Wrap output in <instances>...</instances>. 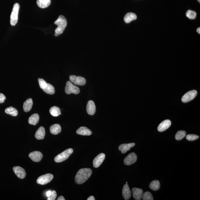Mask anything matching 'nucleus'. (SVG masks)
<instances>
[{
    "label": "nucleus",
    "mask_w": 200,
    "mask_h": 200,
    "mask_svg": "<svg viewBox=\"0 0 200 200\" xmlns=\"http://www.w3.org/2000/svg\"><path fill=\"white\" fill-rule=\"evenodd\" d=\"M92 173V170L89 168L80 169L76 174L75 182L77 184H82L90 178Z\"/></svg>",
    "instance_id": "obj_1"
},
{
    "label": "nucleus",
    "mask_w": 200,
    "mask_h": 200,
    "mask_svg": "<svg viewBox=\"0 0 200 200\" xmlns=\"http://www.w3.org/2000/svg\"><path fill=\"white\" fill-rule=\"evenodd\" d=\"M54 24L57 26V28L55 30L54 35L57 37L62 34L65 29L67 24V20L64 16L60 15L54 22Z\"/></svg>",
    "instance_id": "obj_2"
},
{
    "label": "nucleus",
    "mask_w": 200,
    "mask_h": 200,
    "mask_svg": "<svg viewBox=\"0 0 200 200\" xmlns=\"http://www.w3.org/2000/svg\"><path fill=\"white\" fill-rule=\"evenodd\" d=\"M19 8V4L15 3L14 4L10 18V24L13 26H15L18 22Z\"/></svg>",
    "instance_id": "obj_3"
},
{
    "label": "nucleus",
    "mask_w": 200,
    "mask_h": 200,
    "mask_svg": "<svg viewBox=\"0 0 200 200\" xmlns=\"http://www.w3.org/2000/svg\"><path fill=\"white\" fill-rule=\"evenodd\" d=\"M73 152V149L72 148H69L56 156L54 158V161L57 163L62 162L68 159Z\"/></svg>",
    "instance_id": "obj_4"
},
{
    "label": "nucleus",
    "mask_w": 200,
    "mask_h": 200,
    "mask_svg": "<svg viewBox=\"0 0 200 200\" xmlns=\"http://www.w3.org/2000/svg\"><path fill=\"white\" fill-rule=\"evenodd\" d=\"M65 92L67 94L71 93L78 94L80 93V90L78 87L73 85L72 82L68 81L66 83Z\"/></svg>",
    "instance_id": "obj_5"
},
{
    "label": "nucleus",
    "mask_w": 200,
    "mask_h": 200,
    "mask_svg": "<svg viewBox=\"0 0 200 200\" xmlns=\"http://www.w3.org/2000/svg\"><path fill=\"white\" fill-rule=\"evenodd\" d=\"M54 178V176L51 173H47L42 175L37 180V183L41 185H46L49 183Z\"/></svg>",
    "instance_id": "obj_6"
},
{
    "label": "nucleus",
    "mask_w": 200,
    "mask_h": 200,
    "mask_svg": "<svg viewBox=\"0 0 200 200\" xmlns=\"http://www.w3.org/2000/svg\"><path fill=\"white\" fill-rule=\"evenodd\" d=\"M197 95L196 90H194L188 92L184 95L182 98V101L184 103H187L191 101L195 98Z\"/></svg>",
    "instance_id": "obj_7"
},
{
    "label": "nucleus",
    "mask_w": 200,
    "mask_h": 200,
    "mask_svg": "<svg viewBox=\"0 0 200 200\" xmlns=\"http://www.w3.org/2000/svg\"><path fill=\"white\" fill-rule=\"evenodd\" d=\"M70 80L72 82L78 85L83 86L86 83L85 79L80 76L77 77L75 75H70Z\"/></svg>",
    "instance_id": "obj_8"
},
{
    "label": "nucleus",
    "mask_w": 200,
    "mask_h": 200,
    "mask_svg": "<svg viewBox=\"0 0 200 200\" xmlns=\"http://www.w3.org/2000/svg\"><path fill=\"white\" fill-rule=\"evenodd\" d=\"M137 159V156L135 153L129 154L124 160V163L126 165H130L133 164L136 162Z\"/></svg>",
    "instance_id": "obj_9"
},
{
    "label": "nucleus",
    "mask_w": 200,
    "mask_h": 200,
    "mask_svg": "<svg viewBox=\"0 0 200 200\" xmlns=\"http://www.w3.org/2000/svg\"><path fill=\"white\" fill-rule=\"evenodd\" d=\"M105 155L104 153L99 154L95 158L93 161V166L95 168H98L104 161Z\"/></svg>",
    "instance_id": "obj_10"
},
{
    "label": "nucleus",
    "mask_w": 200,
    "mask_h": 200,
    "mask_svg": "<svg viewBox=\"0 0 200 200\" xmlns=\"http://www.w3.org/2000/svg\"><path fill=\"white\" fill-rule=\"evenodd\" d=\"M13 171L16 175L20 179H24L26 176V173L23 168L20 166H15L13 168Z\"/></svg>",
    "instance_id": "obj_11"
},
{
    "label": "nucleus",
    "mask_w": 200,
    "mask_h": 200,
    "mask_svg": "<svg viewBox=\"0 0 200 200\" xmlns=\"http://www.w3.org/2000/svg\"><path fill=\"white\" fill-rule=\"evenodd\" d=\"M29 156L34 162H39L43 158V155L41 152L35 151L31 152Z\"/></svg>",
    "instance_id": "obj_12"
},
{
    "label": "nucleus",
    "mask_w": 200,
    "mask_h": 200,
    "mask_svg": "<svg viewBox=\"0 0 200 200\" xmlns=\"http://www.w3.org/2000/svg\"><path fill=\"white\" fill-rule=\"evenodd\" d=\"M171 125L170 120H166L163 121L160 124L158 128V130L160 132L165 131L169 128Z\"/></svg>",
    "instance_id": "obj_13"
},
{
    "label": "nucleus",
    "mask_w": 200,
    "mask_h": 200,
    "mask_svg": "<svg viewBox=\"0 0 200 200\" xmlns=\"http://www.w3.org/2000/svg\"><path fill=\"white\" fill-rule=\"evenodd\" d=\"M86 110H87V113L90 115H93L95 113V105L92 100H90L87 103Z\"/></svg>",
    "instance_id": "obj_14"
},
{
    "label": "nucleus",
    "mask_w": 200,
    "mask_h": 200,
    "mask_svg": "<svg viewBox=\"0 0 200 200\" xmlns=\"http://www.w3.org/2000/svg\"><path fill=\"white\" fill-rule=\"evenodd\" d=\"M132 193L129 189V185L128 184H126L123 186L122 189V195L125 200H129L131 196Z\"/></svg>",
    "instance_id": "obj_15"
},
{
    "label": "nucleus",
    "mask_w": 200,
    "mask_h": 200,
    "mask_svg": "<svg viewBox=\"0 0 200 200\" xmlns=\"http://www.w3.org/2000/svg\"><path fill=\"white\" fill-rule=\"evenodd\" d=\"M133 197L135 200H140L141 199L143 190L140 188H134L132 189Z\"/></svg>",
    "instance_id": "obj_16"
},
{
    "label": "nucleus",
    "mask_w": 200,
    "mask_h": 200,
    "mask_svg": "<svg viewBox=\"0 0 200 200\" xmlns=\"http://www.w3.org/2000/svg\"><path fill=\"white\" fill-rule=\"evenodd\" d=\"M135 143H132L128 144H123L119 145L118 149L122 153H126L128 151L130 150V148L135 146Z\"/></svg>",
    "instance_id": "obj_17"
},
{
    "label": "nucleus",
    "mask_w": 200,
    "mask_h": 200,
    "mask_svg": "<svg viewBox=\"0 0 200 200\" xmlns=\"http://www.w3.org/2000/svg\"><path fill=\"white\" fill-rule=\"evenodd\" d=\"M45 136V129L43 126H41L37 130L35 134V137L38 140H42L44 138Z\"/></svg>",
    "instance_id": "obj_18"
},
{
    "label": "nucleus",
    "mask_w": 200,
    "mask_h": 200,
    "mask_svg": "<svg viewBox=\"0 0 200 200\" xmlns=\"http://www.w3.org/2000/svg\"><path fill=\"white\" fill-rule=\"evenodd\" d=\"M77 134L83 136H90L92 135V132L88 128L82 126L77 129Z\"/></svg>",
    "instance_id": "obj_19"
},
{
    "label": "nucleus",
    "mask_w": 200,
    "mask_h": 200,
    "mask_svg": "<svg viewBox=\"0 0 200 200\" xmlns=\"http://www.w3.org/2000/svg\"><path fill=\"white\" fill-rule=\"evenodd\" d=\"M33 104L32 99L29 98L24 102L23 104V109L25 112H28L31 110Z\"/></svg>",
    "instance_id": "obj_20"
},
{
    "label": "nucleus",
    "mask_w": 200,
    "mask_h": 200,
    "mask_svg": "<svg viewBox=\"0 0 200 200\" xmlns=\"http://www.w3.org/2000/svg\"><path fill=\"white\" fill-rule=\"evenodd\" d=\"M50 131L53 135H57L61 131V128L58 124H55L50 126Z\"/></svg>",
    "instance_id": "obj_21"
},
{
    "label": "nucleus",
    "mask_w": 200,
    "mask_h": 200,
    "mask_svg": "<svg viewBox=\"0 0 200 200\" xmlns=\"http://www.w3.org/2000/svg\"><path fill=\"white\" fill-rule=\"evenodd\" d=\"M39 120V115L37 113H34L30 116L28 119V122L30 125H35L38 123Z\"/></svg>",
    "instance_id": "obj_22"
},
{
    "label": "nucleus",
    "mask_w": 200,
    "mask_h": 200,
    "mask_svg": "<svg viewBox=\"0 0 200 200\" xmlns=\"http://www.w3.org/2000/svg\"><path fill=\"white\" fill-rule=\"evenodd\" d=\"M137 16L134 13L132 12L128 13L126 14L124 18V20L125 22L126 23H129L132 21L135 20L136 19Z\"/></svg>",
    "instance_id": "obj_23"
},
{
    "label": "nucleus",
    "mask_w": 200,
    "mask_h": 200,
    "mask_svg": "<svg viewBox=\"0 0 200 200\" xmlns=\"http://www.w3.org/2000/svg\"><path fill=\"white\" fill-rule=\"evenodd\" d=\"M37 6L41 8L48 7L51 4V0H37Z\"/></svg>",
    "instance_id": "obj_24"
},
{
    "label": "nucleus",
    "mask_w": 200,
    "mask_h": 200,
    "mask_svg": "<svg viewBox=\"0 0 200 200\" xmlns=\"http://www.w3.org/2000/svg\"><path fill=\"white\" fill-rule=\"evenodd\" d=\"M49 112L54 117H57L61 114L59 108L57 106H53L50 108Z\"/></svg>",
    "instance_id": "obj_25"
},
{
    "label": "nucleus",
    "mask_w": 200,
    "mask_h": 200,
    "mask_svg": "<svg viewBox=\"0 0 200 200\" xmlns=\"http://www.w3.org/2000/svg\"><path fill=\"white\" fill-rule=\"evenodd\" d=\"M160 183L159 181L154 180L152 181L150 184L149 186L150 188L152 190L157 191L160 188Z\"/></svg>",
    "instance_id": "obj_26"
},
{
    "label": "nucleus",
    "mask_w": 200,
    "mask_h": 200,
    "mask_svg": "<svg viewBox=\"0 0 200 200\" xmlns=\"http://www.w3.org/2000/svg\"><path fill=\"white\" fill-rule=\"evenodd\" d=\"M43 90L44 92L49 95H53L55 93L54 86L50 83H47V87L43 89Z\"/></svg>",
    "instance_id": "obj_27"
},
{
    "label": "nucleus",
    "mask_w": 200,
    "mask_h": 200,
    "mask_svg": "<svg viewBox=\"0 0 200 200\" xmlns=\"http://www.w3.org/2000/svg\"><path fill=\"white\" fill-rule=\"evenodd\" d=\"M5 112L7 114L14 116H16L18 115V111L17 109L11 106L6 109Z\"/></svg>",
    "instance_id": "obj_28"
},
{
    "label": "nucleus",
    "mask_w": 200,
    "mask_h": 200,
    "mask_svg": "<svg viewBox=\"0 0 200 200\" xmlns=\"http://www.w3.org/2000/svg\"><path fill=\"white\" fill-rule=\"evenodd\" d=\"M186 132L184 130H179L175 135V139L177 141L182 140L186 135Z\"/></svg>",
    "instance_id": "obj_29"
},
{
    "label": "nucleus",
    "mask_w": 200,
    "mask_h": 200,
    "mask_svg": "<svg viewBox=\"0 0 200 200\" xmlns=\"http://www.w3.org/2000/svg\"><path fill=\"white\" fill-rule=\"evenodd\" d=\"M196 13L195 11L189 10L187 11L186 15L188 18L191 19H194L196 18Z\"/></svg>",
    "instance_id": "obj_30"
},
{
    "label": "nucleus",
    "mask_w": 200,
    "mask_h": 200,
    "mask_svg": "<svg viewBox=\"0 0 200 200\" xmlns=\"http://www.w3.org/2000/svg\"><path fill=\"white\" fill-rule=\"evenodd\" d=\"M142 198L143 200H153V198L152 194L149 192L143 193Z\"/></svg>",
    "instance_id": "obj_31"
},
{
    "label": "nucleus",
    "mask_w": 200,
    "mask_h": 200,
    "mask_svg": "<svg viewBox=\"0 0 200 200\" xmlns=\"http://www.w3.org/2000/svg\"><path fill=\"white\" fill-rule=\"evenodd\" d=\"M39 83L40 88L42 89L45 88L47 85V83L46 82L45 80L43 79L39 78L38 79Z\"/></svg>",
    "instance_id": "obj_32"
},
{
    "label": "nucleus",
    "mask_w": 200,
    "mask_h": 200,
    "mask_svg": "<svg viewBox=\"0 0 200 200\" xmlns=\"http://www.w3.org/2000/svg\"><path fill=\"white\" fill-rule=\"evenodd\" d=\"M199 136L198 135L194 134H189L186 136V139L187 140L189 141H194L197 140L199 138Z\"/></svg>",
    "instance_id": "obj_33"
},
{
    "label": "nucleus",
    "mask_w": 200,
    "mask_h": 200,
    "mask_svg": "<svg viewBox=\"0 0 200 200\" xmlns=\"http://www.w3.org/2000/svg\"><path fill=\"white\" fill-rule=\"evenodd\" d=\"M57 197V192L55 191H52V194L51 196L48 197L47 199V200H54L56 199Z\"/></svg>",
    "instance_id": "obj_34"
},
{
    "label": "nucleus",
    "mask_w": 200,
    "mask_h": 200,
    "mask_svg": "<svg viewBox=\"0 0 200 200\" xmlns=\"http://www.w3.org/2000/svg\"><path fill=\"white\" fill-rule=\"evenodd\" d=\"M6 97L2 93H0V103H4Z\"/></svg>",
    "instance_id": "obj_35"
},
{
    "label": "nucleus",
    "mask_w": 200,
    "mask_h": 200,
    "mask_svg": "<svg viewBox=\"0 0 200 200\" xmlns=\"http://www.w3.org/2000/svg\"><path fill=\"white\" fill-rule=\"evenodd\" d=\"M52 191H47V196L48 198V197L51 196L52 194Z\"/></svg>",
    "instance_id": "obj_36"
},
{
    "label": "nucleus",
    "mask_w": 200,
    "mask_h": 200,
    "mask_svg": "<svg viewBox=\"0 0 200 200\" xmlns=\"http://www.w3.org/2000/svg\"><path fill=\"white\" fill-rule=\"evenodd\" d=\"M95 198L93 196H91L90 197H89L88 198H87V200H95Z\"/></svg>",
    "instance_id": "obj_37"
},
{
    "label": "nucleus",
    "mask_w": 200,
    "mask_h": 200,
    "mask_svg": "<svg viewBox=\"0 0 200 200\" xmlns=\"http://www.w3.org/2000/svg\"><path fill=\"white\" fill-rule=\"evenodd\" d=\"M65 199L64 197L63 196H60L59 197H58V198H57V200H65Z\"/></svg>",
    "instance_id": "obj_38"
},
{
    "label": "nucleus",
    "mask_w": 200,
    "mask_h": 200,
    "mask_svg": "<svg viewBox=\"0 0 200 200\" xmlns=\"http://www.w3.org/2000/svg\"><path fill=\"white\" fill-rule=\"evenodd\" d=\"M197 32L199 33V34H200V28H199H199H198V29H197Z\"/></svg>",
    "instance_id": "obj_39"
},
{
    "label": "nucleus",
    "mask_w": 200,
    "mask_h": 200,
    "mask_svg": "<svg viewBox=\"0 0 200 200\" xmlns=\"http://www.w3.org/2000/svg\"><path fill=\"white\" fill-rule=\"evenodd\" d=\"M200 3V0H197Z\"/></svg>",
    "instance_id": "obj_40"
},
{
    "label": "nucleus",
    "mask_w": 200,
    "mask_h": 200,
    "mask_svg": "<svg viewBox=\"0 0 200 200\" xmlns=\"http://www.w3.org/2000/svg\"><path fill=\"white\" fill-rule=\"evenodd\" d=\"M126 184H128V182H126Z\"/></svg>",
    "instance_id": "obj_41"
}]
</instances>
